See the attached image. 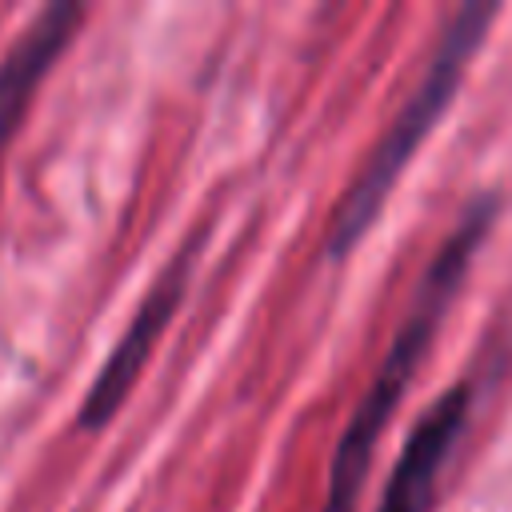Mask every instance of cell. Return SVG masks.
I'll list each match as a JSON object with an SVG mask.
<instances>
[{"label": "cell", "mask_w": 512, "mask_h": 512, "mask_svg": "<svg viewBox=\"0 0 512 512\" xmlns=\"http://www.w3.org/2000/svg\"><path fill=\"white\" fill-rule=\"evenodd\" d=\"M492 216H496V200L492 196L472 200L468 212L448 232V240L440 244V252L432 256V264H428V272H424V280L416 288V304H412L408 320L400 324L392 348L384 352V364H380L376 380L368 384L360 408L352 412V420H348V428H344V436L336 444V456H332V468H328V492H324L320 512H356V500H360L376 440H380L388 416L396 412L416 364L424 360L428 340L436 332V320L448 308V300H452V292H456L476 244L484 240V232L492 224Z\"/></svg>", "instance_id": "cell-1"}, {"label": "cell", "mask_w": 512, "mask_h": 512, "mask_svg": "<svg viewBox=\"0 0 512 512\" xmlns=\"http://www.w3.org/2000/svg\"><path fill=\"white\" fill-rule=\"evenodd\" d=\"M496 8L492 4H460L452 12V20L444 24V36L432 52V64L424 68V80L416 84V92L408 96V104L400 108V116L384 128L380 144L372 148V156L364 160L360 176L348 184L336 216H332V232H328V256L340 260L376 220L380 204L388 200L396 176L404 172L408 156L416 152V144L428 136V128L436 124V116L448 108L468 56L480 48L488 24H492Z\"/></svg>", "instance_id": "cell-2"}, {"label": "cell", "mask_w": 512, "mask_h": 512, "mask_svg": "<svg viewBox=\"0 0 512 512\" xmlns=\"http://www.w3.org/2000/svg\"><path fill=\"white\" fill-rule=\"evenodd\" d=\"M188 268H192V248L176 252V260H172V264L164 268V276L152 284V292L144 296V304H140L136 316L128 320L124 336H120L116 348L108 352L104 368L96 372L88 396L80 400V412H76V424H80V428L92 432V428H104V424L116 416V408H120L124 396L132 392V384H136V376H140L148 352L156 348L160 332L168 328V320H172V312H176V304H180V296H184V288H188Z\"/></svg>", "instance_id": "cell-3"}, {"label": "cell", "mask_w": 512, "mask_h": 512, "mask_svg": "<svg viewBox=\"0 0 512 512\" xmlns=\"http://www.w3.org/2000/svg\"><path fill=\"white\" fill-rule=\"evenodd\" d=\"M472 400H476V384L460 380L424 408V416L416 420V428L408 432V440L400 448V460H396L392 480L384 488L380 512H428V500L436 492V476L464 436Z\"/></svg>", "instance_id": "cell-4"}, {"label": "cell", "mask_w": 512, "mask_h": 512, "mask_svg": "<svg viewBox=\"0 0 512 512\" xmlns=\"http://www.w3.org/2000/svg\"><path fill=\"white\" fill-rule=\"evenodd\" d=\"M80 20H84L80 4H68V0L48 4L0 60V160L32 104V92L40 88V80L56 64V56L72 44V36L80 32Z\"/></svg>", "instance_id": "cell-5"}]
</instances>
